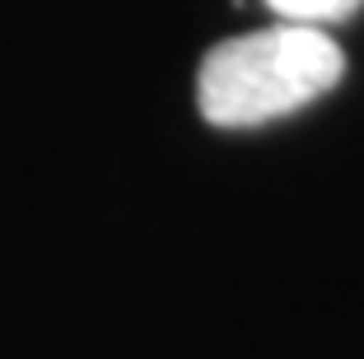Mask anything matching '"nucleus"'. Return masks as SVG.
Wrapping results in <instances>:
<instances>
[{
  "instance_id": "1",
  "label": "nucleus",
  "mask_w": 364,
  "mask_h": 359,
  "mask_svg": "<svg viewBox=\"0 0 364 359\" xmlns=\"http://www.w3.org/2000/svg\"><path fill=\"white\" fill-rule=\"evenodd\" d=\"M341 75L346 56L332 33L271 23L205 52L196 75V103L210 127L243 131L299 112L304 103L341 85Z\"/></svg>"
},
{
  "instance_id": "2",
  "label": "nucleus",
  "mask_w": 364,
  "mask_h": 359,
  "mask_svg": "<svg viewBox=\"0 0 364 359\" xmlns=\"http://www.w3.org/2000/svg\"><path fill=\"white\" fill-rule=\"evenodd\" d=\"M262 5H267L280 23H299V28H322L327 33V23L350 19L364 0H262Z\"/></svg>"
}]
</instances>
